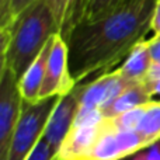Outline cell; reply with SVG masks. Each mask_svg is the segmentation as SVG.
I'll list each match as a JSON object with an SVG mask.
<instances>
[{
  "mask_svg": "<svg viewBox=\"0 0 160 160\" xmlns=\"http://www.w3.org/2000/svg\"><path fill=\"white\" fill-rule=\"evenodd\" d=\"M158 0H128L96 22H79L65 41L76 84L96 73L114 70L152 30Z\"/></svg>",
  "mask_w": 160,
  "mask_h": 160,
  "instance_id": "obj_1",
  "label": "cell"
},
{
  "mask_svg": "<svg viewBox=\"0 0 160 160\" xmlns=\"http://www.w3.org/2000/svg\"><path fill=\"white\" fill-rule=\"evenodd\" d=\"M56 34L53 17L45 0H39L7 31H0V69H10L20 80Z\"/></svg>",
  "mask_w": 160,
  "mask_h": 160,
  "instance_id": "obj_2",
  "label": "cell"
},
{
  "mask_svg": "<svg viewBox=\"0 0 160 160\" xmlns=\"http://www.w3.org/2000/svg\"><path fill=\"white\" fill-rule=\"evenodd\" d=\"M58 101L59 96L49 97L34 104L24 101L22 114L11 138L6 160H27L44 136L49 117Z\"/></svg>",
  "mask_w": 160,
  "mask_h": 160,
  "instance_id": "obj_3",
  "label": "cell"
},
{
  "mask_svg": "<svg viewBox=\"0 0 160 160\" xmlns=\"http://www.w3.org/2000/svg\"><path fill=\"white\" fill-rule=\"evenodd\" d=\"M24 108L18 79L10 69H0V160L7 159L11 138Z\"/></svg>",
  "mask_w": 160,
  "mask_h": 160,
  "instance_id": "obj_4",
  "label": "cell"
},
{
  "mask_svg": "<svg viewBox=\"0 0 160 160\" xmlns=\"http://www.w3.org/2000/svg\"><path fill=\"white\" fill-rule=\"evenodd\" d=\"M76 86L78 84L70 73L68 42L61 34H55V39L48 58L47 73L39 91V101L49 97H62L69 94Z\"/></svg>",
  "mask_w": 160,
  "mask_h": 160,
  "instance_id": "obj_5",
  "label": "cell"
},
{
  "mask_svg": "<svg viewBox=\"0 0 160 160\" xmlns=\"http://www.w3.org/2000/svg\"><path fill=\"white\" fill-rule=\"evenodd\" d=\"M148 149L136 131L114 129L105 118V129L83 160H122Z\"/></svg>",
  "mask_w": 160,
  "mask_h": 160,
  "instance_id": "obj_6",
  "label": "cell"
},
{
  "mask_svg": "<svg viewBox=\"0 0 160 160\" xmlns=\"http://www.w3.org/2000/svg\"><path fill=\"white\" fill-rule=\"evenodd\" d=\"M131 84L133 83L125 80L117 69L102 73L87 84H78L75 91L79 108H101L102 111Z\"/></svg>",
  "mask_w": 160,
  "mask_h": 160,
  "instance_id": "obj_7",
  "label": "cell"
},
{
  "mask_svg": "<svg viewBox=\"0 0 160 160\" xmlns=\"http://www.w3.org/2000/svg\"><path fill=\"white\" fill-rule=\"evenodd\" d=\"M78 110L79 100L75 88L69 94L59 97V101L53 108L52 114H51L44 136H42V139L49 145L55 155H58L65 138L72 129Z\"/></svg>",
  "mask_w": 160,
  "mask_h": 160,
  "instance_id": "obj_8",
  "label": "cell"
},
{
  "mask_svg": "<svg viewBox=\"0 0 160 160\" xmlns=\"http://www.w3.org/2000/svg\"><path fill=\"white\" fill-rule=\"evenodd\" d=\"M105 129V119L96 127H72L56 158L58 160H83Z\"/></svg>",
  "mask_w": 160,
  "mask_h": 160,
  "instance_id": "obj_9",
  "label": "cell"
},
{
  "mask_svg": "<svg viewBox=\"0 0 160 160\" xmlns=\"http://www.w3.org/2000/svg\"><path fill=\"white\" fill-rule=\"evenodd\" d=\"M53 39H55V35L47 42V45L38 55V58L30 65V68L25 70L24 75L18 80V88L25 102L34 104V102L39 101V91H41L45 73H47L48 58H49Z\"/></svg>",
  "mask_w": 160,
  "mask_h": 160,
  "instance_id": "obj_10",
  "label": "cell"
},
{
  "mask_svg": "<svg viewBox=\"0 0 160 160\" xmlns=\"http://www.w3.org/2000/svg\"><path fill=\"white\" fill-rule=\"evenodd\" d=\"M152 65L153 62L149 47H148L146 39H143L131 51L121 66L117 68V70L125 80L131 83H139L146 79Z\"/></svg>",
  "mask_w": 160,
  "mask_h": 160,
  "instance_id": "obj_11",
  "label": "cell"
},
{
  "mask_svg": "<svg viewBox=\"0 0 160 160\" xmlns=\"http://www.w3.org/2000/svg\"><path fill=\"white\" fill-rule=\"evenodd\" d=\"M152 94H150L149 88L146 87L145 82L133 83L128 88H125L107 108L102 110L105 118H112L119 114H124L127 111L136 108L139 105H143L152 100Z\"/></svg>",
  "mask_w": 160,
  "mask_h": 160,
  "instance_id": "obj_12",
  "label": "cell"
},
{
  "mask_svg": "<svg viewBox=\"0 0 160 160\" xmlns=\"http://www.w3.org/2000/svg\"><path fill=\"white\" fill-rule=\"evenodd\" d=\"M53 17L56 34H61L65 39L76 24V4L78 0H45Z\"/></svg>",
  "mask_w": 160,
  "mask_h": 160,
  "instance_id": "obj_13",
  "label": "cell"
},
{
  "mask_svg": "<svg viewBox=\"0 0 160 160\" xmlns=\"http://www.w3.org/2000/svg\"><path fill=\"white\" fill-rule=\"evenodd\" d=\"M136 132L141 135L148 148L160 142V101L150 100L146 104Z\"/></svg>",
  "mask_w": 160,
  "mask_h": 160,
  "instance_id": "obj_14",
  "label": "cell"
},
{
  "mask_svg": "<svg viewBox=\"0 0 160 160\" xmlns=\"http://www.w3.org/2000/svg\"><path fill=\"white\" fill-rule=\"evenodd\" d=\"M128 0H87L79 22H96L117 11Z\"/></svg>",
  "mask_w": 160,
  "mask_h": 160,
  "instance_id": "obj_15",
  "label": "cell"
},
{
  "mask_svg": "<svg viewBox=\"0 0 160 160\" xmlns=\"http://www.w3.org/2000/svg\"><path fill=\"white\" fill-rule=\"evenodd\" d=\"M146 104L139 105V107H136V108H132V110L127 111V112H124V114H119V115H117V117H112V118H107V121L110 122V125L114 128V129L136 131L142 117H143Z\"/></svg>",
  "mask_w": 160,
  "mask_h": 160,
  "instance_id": "obj_16",
  "label": "cell"
},
{
  "mask_svg": "<svg viewBox=\"0 0 160 160\" xmlns=\"http://www.w3.org/2000/svg\"><path fill=\"white\" fill-rule=\"evenodd\" d=\"M39 0H10V6L4 17L0 18V31H7L16 24V21Z\"/></svg>",
  "mask_w": 160,
  "mask_h": 160,
  "instance_id": "obj_17",
  "label": "cell"
},
{
  "mask_svg": "<svg viewBox=\"0 0 160 160\" xmlns=\"http://www.w3.org/2000/svg\"><path fill=\"white\" fill-rule=\"evenodd\" d=\"M27 160H58L56 155L52 152L51 146L41 139L39 143L35 146V149L31 152V155L27 158Z\"/></svg>",
  "mask_w": 160,
  "mask_h": 160,
  "instance_id": "obj_18",
  "label": "cell"
},
{
  "mask_svg": "<svg viewBox=\"0 0 160 160\" xmlns=\"http://www.w3.org/2000/svg\"><path fill=\"white\" fill-rule=\"evenodd\" d=\"M148 47H149V52L152 56L153 63H160V37L155 35L150 39H146Z\"/></svg>",
  "mask_w": 160,
  "mask_h": 160,
  "instance_id": "obj_19",
  "label": "cell"
},
{
  "mask_svg": "<svg viewBox=\"0 0 160 160\" xmlns=\"http://www.w3.org/2000/svg\"><path fill=\"white\" fill-rule=\"evenodd\" d=\"M152 31L155 32V35L160 37V2L159 0H158V3H156V8H155V13H153Z\"/></svg>",
  "mask_w": 160,
  "mask_h": 160,
  "instance_id": "obj_20",
  "label": "cell"
},
{
  "mask_svg": "<svg viewBox=\"0 0 160 160\" xmlns=\"http://www.w3.org/2000/svg\"><path fill=\"white\" fill-rule=\"evenodd\" d=\"M145 153H146L148 160H160V142L149 146Z\"/></svg>",
  "mask_w": 160,
  "mask_h": 160,
  "instance_id": "obj_21",
  "label": "cell"
},
{
  "mask_svg": "<svg viewBox=\"0 0 160 160\" xmlns=\"http://www.w3.org/2000/svg\"><path fill=\"white\" fill-rule=\"evenodd\" d=\"M146 87L149 88L150 94L155 96V94H160V78L155 80H143Z\"/></svg>",
  "mask_w": 160,
  "mask_h": 160,
  "instance_id": "obj_22",
  "label": "cell"
},
{
  "mask_svg": "<svg viewBox=\"0 0 160 160\" xmlns=\"http://www.w3.org/2000/svg\"><path fill=\"white\" fill-rule=\"evenodd\" d=\"M160 78V63H153L145 80H155Z\"/></svg>",
  "mask_w": 160,
  "mask_h": 160,
  "instance_id": "obj_23",
  "label": "cell"
},
{
  "mask_svg": "<svg viewBox=\"0 0 160 160\" xmlns=\"http://www.w3.org/2000/svg\"><path fill=\"white\" fill-rule=\"evenodd\" d=\"M86 3H87V0H78V4H76V24H75V27L79 24L80 17H82V11H83V8H84Z\"/></svg>",
  "mask_w": 160,
  "mask_h": 160,
  "instance_id": "obj_24",
  "label": "cell"
},
{
  "mask_svg": "<svg viewBox=\"0 0 160 160\" xmlns=\"http://www.w3.org/2000/svg\"><path fill=\"white\" fill-rule=\"evenodd\" d=\"M8 6H10V0H0V18L6 16Z\"/></svg>",
  "mask_w": 160,
  "mask_h": 160,
  "instance_id": "obj_25",
  "label": "cell"
},
{
  "mask_svg": "<svg viewBox=\"0 0 160 160\" xmlns=\"http://www.w3.org/2000/svg\"><path fill=\"white\" fill-rule=\"evenodd\" d=\"M132 160H148L146 159V153L145 152H139V153H136L135 156H133V159Z\"/></svg>",
  "mask_w": 160,
  "mask_h": 160,
  "instance_id": "obj_26",
  "label": "cell"
},
{
  "mask_svg": "<svg viewBox=\"0 0 160 160\" xmlns=\"http://www.w3.org/2000/svg\"><path fill=\"white\" fill-rule=\"evenodd\" d=\"M159 2H160V0H159Z\"/></svg>",
  "mask_w": 160,
  "mask_h": 160,
  "instance_id": "obj_27",
  "label": "cell"
}]
</instances>
